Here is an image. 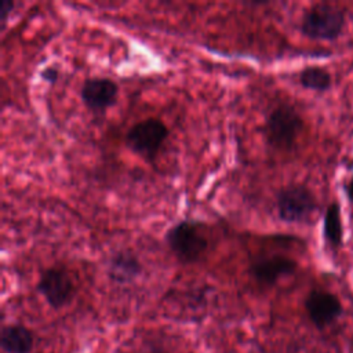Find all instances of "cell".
I'll return each mask as SVG.
<instances>
[{"label":"cell","mask_w":353,"mask_h":353,"mask_svg":"<svg viewBox=\"0 0 353 353\" xmlns=\"http://www.w3.org/2000/svg\"><path fill=\"white\" fill-rule=\"evenodd\" d=\"M172 254L183 263L197 262L210 245L204 225L196 219H182L174 223L164 236Z\"/></svg>","instance_id":"cell-1"},{"label":"cell","mask_w":353,"mask_h":353,"mask_svg":"<svg viewBox=\"0 0 353 353\" xmlns=\"http://www.w3.org/2000/svg\"><path fill=\"white\" fill-rule=\"evenodd\" d=\"M167 137V125L157 117H148L128 128L125 134V143L135 154L141 156L146 161H153Z\"/></svg>","instance_id":"cell-2"},{"label":"cell","mask_w":353,"mask_h":353,"mask_svg":"<svg viewBox=\"0 0 353 353\" xmlns=\"http://www.w3.org/2000/svg\"><path fill=\"white\" fill-rule=\"evenodd\" d=\"M303 128L301 114L290 105L276 106L266 117L265 134L268 142L277 149H291Z\"/></svg>","instance_id":"cell-3"},{"label":"cell","mask_w":353,"mask_h":353,"mask_svg":"<svg viewBox=\"0 0 353 353\" xmlns=\"http://www.w3.org/2000/svg\"><path fill=\"white\" fill-rule=\"evenodd\" d=\"M343 12L330 4H316L309 8L301 22V32L313 40H335L343 29Z\"/></svg>","instance_id":"cell-4"},{"label":"cell","mask_w":353,"mask_h":353,"mask_svg":"<svg viewBox=\"0 0 353 353\" xmlns=\"http://www.w3.org/2000/svg\"><path fill=\"white\" fill-rule=\"evenodd\" d=\"M276 208L284 222L301 223L310 218L317 204L313 193L306 186L290 185L277 192Z\"/></svg>","instance_id":"cell-5"},{"label":"cell","mask_w":353,"mask_h":353,"mask_svg":"<svg viewBox=\"0 0 353 353\" xmlns=\"http://www.w3.org/2000/svg\"><path fill=\"white\" fill-rule=\"evenodd\" d=\"M37 290L50 306L59 309L65 306L73 296V281L63 268H48L40 274Z\"/></svg>","instance_id":"cell-6"},{"label":"cell","mask_w":353,"mask_h":353,"mask_svg":"<svg viewBox=\"0 0 353 353\" xmlns=\"http://www.w3.org/2000/svg\"><path fill=\"white\" fill-rule=\"evenodd\" d=\"M117 84L105 76L87 77L80 90V97L87 109L92 112H103L114 105L117 98Z\"/></svg>","instance_id":"cell-7"},{"label":"cell","mask_w":353,"mask_h":353,"mask_svg":"<svg viewBox=\"0 0 353 353\" xmlns=\"http://www.w3.org/2000/svg\"><path fill=\"white\" fill-rule=\"evenodd\" d=\"M305 309L317 328L327 327L342 313V305L338 296L321 290L310 291L305 301Z\"/></svg>","instance_id":"cell-8"},{"label":"cell","mask_w":353,"mask_h":353,"mask_svg":"<svg viewBox=\"0 0 353 353\" xmlns=\"http://www.w3.org/2000/svg\"><path fill=\"white\" fill-rule=\"evenodd\" d=\"M296 270V262L284 255L261 256L250 265V272L262 284H274L281 276L292 274Z\"/></svg>","instance_id":"cell-9"},{"label":"cell","mask_w":353,"mask_h":353,"mask_svg":"<svg viewBox=\"0 0 353 353\" xmlns=\"http://www.w3.org/2000/svg\"><path fill=\"white\" fill-rule=\"evenodd\" d=\"M141 273L142 265L132 251L121 250L112 255L108 266V274L114 283H131Z\"/></svg>","instance_id":"cell-10"},{"label":"cell","mask_w":353,"mask_h":353,"mask_svg":"<svg viewBox=\"0 0 353 353\" xmlns=\"http://www.w3.org/2000/svg\"><path fill=\"white\" fill-rule=\"evenodd\" d=\"M0 342L7 353H29L33 347V335L21 324H10L1 330Z\"/></svg>","instance_id":"cell-11"},{"label":"cell","mask_w":353,"mask_h":353,"mask_svg":"<svg viewBox=\"0 0 353 353\" xmlns=\"http://www.w3.org/2000/svg\"><path fill=\"white\" fill-rule=\"evenodd\" d=\"M342 236L343 229L341 208L338 203H331L324 214V237L331 245L339 247L342 244Z\"/></svg>","instance_id":"cell-12"},{"label":"cell","mask_w":353,"mask_h":353,"mask_svg":"<svg viewBox=\"0 0 353 353\" xmlns=\"http://www.w3.org/2000/svg\"><path fill=\"white\" fill-rule=\"evenodd\" d=\"M299 83L309 90L325 91L331 85V74L320 66H306L299 73Z\"/></svg>","instance_id":"cell-13"},{"label":"cell","mask_w":353,"mask_h":353,"mask_svg":"<svg viewBox=\"0 0 353 353\" xmlns=\"http://www.w3.org/2000/svg\"><path fill=\"white\" fill-rule=\"evenodd\" d=\"M14 8V1L12 0H0V22L1 26L6 25L8 15L11 14Z\"/></svg>","instance_id":"cell-14"},{"label":"cell","mask_w":353,"mask_h":353,"mask_svg":"<svg viewBox=\"0 0 353 353\" xmlns=\"http://www.w3.org/2000/svg\"><path fill=\"white\" fill-rule=\"evenodd\" d=\"M40 77H41L44 81L55 83L57 79H58V68H55L54 65L44 68V69L40 72Z\"/></svg>","instance_id":"cell-15"},{"label":"cell","mask_w":353,"mask_h":353,"mask_svg":"<svg viewBox=\"0 0 353 353\" xmlns=\"http://www.w3.org/2000/svg\"><path fill=\"white\" fill-rule=\"evenodd\" d=\"M345 192H346L349 200L353 203V176H352V179L347 182V185H346V188H345Z\"/></svg>","instance_id":"cell-16"}]
</instances>
